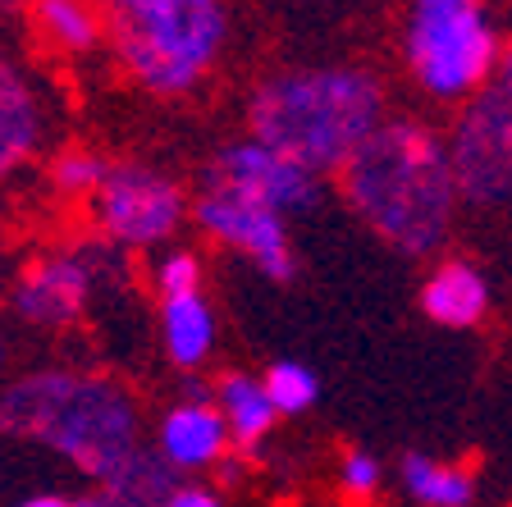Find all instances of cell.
Returning a JSON list of instances; mask_svg holds the SVG:
<instances>
[{
  "label": "cell",
  "mask_w": 512,
  "mask_h": 507,
  "mask_svg": "<svg viewBox=\"0 0 512 507\" xmlns=\"http://www.w3.org/2000/svg\"><path fill=\"white\" fill-rule=\"evenodd\" d=\"M343 192L384 243L426 256L448 238L458 174L448 147L412 119L380 124L343 165Z\"/></svg>",
  "instance_id": "6da1fadb"
},
{
  "label": "cell",
  "mask_w": 512,
  "mask_h": 507,
  "mask_svg": "<svg viewBox=\"0 0 512 507\" xmlns=\"http://www.w3.org/2000/svg\"><path fill=\"white\" fill-rule=\"evenodd\" d=\"M0 430L69 457L96 480L119 476L138 444V407L124 384L87 370H37L0 393Z\"/></svg>",
  "instance_id": "7a4b0ae2"
},
{
  "label": "cell",
  "mask_w": 512,
  "mask_h": 507,
  "mask_svg": "<svg viewBox=\"0 0 512 507\" xmlns=\"http://www.w3.org/2000/svg\"><path fill=\"white\" fill-rule=\"evenodd\" d=\"M380 115L384 92L362 69H288L252 96V138L325 174L357 156Z\"/></svg>",
  "instance_id": "3957f363"
},
{
  "label": "cell",
  "mask_w": 512,
  "mask_h": 507,
  "mask_svg": "<svg viewBox=\"0 0 512 507\" xmlns=\"http://www.w3.org/2000/svg\"><path fill=\"white\" fill-rule=\"evenodd\" d=\"M101 10L124 69L160 96L202 83L229 32L220 0H101Z\"/></svg>",
  "instance_id": "277c9868"
},
{
  "label": "cell",
  "mask_w": 512,
  "mask_h": 507,
  "mask_svg": "<svg viewBox=\"0 0 512 507\" xmlns=\"http://www.w3.org/2000/svg\"><path fill=\"white\" fill-rule=\"evenodd\" d=\"M494 28L480 0H412L407 60L416 83L439 101L467 96L485 83L494 64Z\"/></svg>",
  "instance_id": "5b68a950"
},
{
  "label": "cell",
  "mask_w": 512,
  "mask_h": 507,
  "mask_svg": "<svg viewBox=\"0 0 512 507\" xmlns=\"http://www.w3.org/2000/svg\"><path fill=\"white\" fill-rule=\"evenodd\" d=\"M453 174L458 192L480 206L512 201V92H485L471 101L453 133Z\"/></svg>",
  "instance_id": "8992f818"
},
{
  "label": "cell",
  "mask_w": 512,
  "mask_h": 507,
  "mask_svg": "<svg viewBox=\"0 0 512 507\" xmlns=\"http://www.w3.org/2000/svg\"><path fill=\"white\" fill-rule=\"evenodd\" d=\"M96 220L124 247L165 243L183 220V192L174 179L142 165H119L96 192Z\"/></svg>",
  "instance_id": "52a82bcc"
},
{
  "label": "cell",
  "mask_w": 512,
  "mask_h": 507,
  "mask_svg": "<svg viewBox=\"0 0 512 507\" xmlns=\"http://www.w3.org/2000/svg\"><path fill=\"white\" fill-rule=\"evenodd\" d=\"M197 224H202L211 238H220L224 247L252 256L270 279H293V270H298L293 247H288L284 215L252 197H243V192L211 183V188L197 197Z\"/></svg>",
  "instance_id": "ba28073f"
},
{
  "label": "cell",
  "mask_w": 512,
  "mask_h": 507,
  "mask_svg": "<svg viewBox=\"0 0 512 507\" xmlns=\"http://www.w3.org/2000/svg\"><path fill=\"white\" fill-rule=\"evenodd\" d=\"M211 183L243 192V197L261 201L279 215H298L316 206V174L256 138L224 147L211 165Z\"/></svg>",
  "instance_id": "9c48e42d"
},
{
  "label": "cell",
  "mask_w": 512,
  "mask_h": 507,
  "mask_svg": "<svg viewBox=\"0 0 512 507\" xmlns=\"http://www.w3.org/2000/svg\"><path fill=\"white\" fill-rule=\"evenodd\" d=\"M92 275H87L83 256H46L19 279L14 307L32 325H69L83 311Z\"/></svg>",
  "instance_id": "30bf717a"
},
{
  "label": "cell",
  "mask_w": 512,
  "mask_h": 507,
  "mask_svg": "<svg viewBox=\"0 0 512 507\" xmlns=\"http://www.w3.org/2000/svg\"><path fill=\"white\" fill-rule=\"evenodd\" d=\"M46 110L32 92V83L0 55V179H10L32 151L42 147Z\"/></svg>",
  "instance_id": "8fae6325"
},
{
  "label": "cell",
  "mask_w": 512,
  "mask_h": 507,
  "mask_svg": "<svg viewBox=\"0 0 512 507\" xmlns=\"http://www.w3.org/2000/svg\"><path fill=\"white\" fill-rule=\"evenodd\" d=\"M229 444V425H224L220 407L211 402H183L160 421V453L174 471H192V466H211L224 457Z\"/></svg>",
  "instance_id": "7c38bea8"
},
{
  "label": "cell",
  "mask_w": 512,
  "mask_h": 507,
  "mask_svg": "<svg viewBox=\"0 0 512 507\" xmlns=\"http://www.w3.org/2000/svg\"><path fill=\"white\" fill-rule=\"evenodd\" d=\"M421 307H426V316L439 320V325L467 329L485 316V307H490V288H485L480 270H471V265H462V261H448L426 279V288H421Z\"/></svg>",
  "instance_id": "4fadbf2b"
},
{
  "label": "cell",
  "mask_w": 512,
  "mask_h": 507,
  "mask_svg": "<svg viewBox=\"0 0 512 507\" xmlns=\"http://www.w3.org/2000/svg\"><path fill=\"white\" fill-rule=\"evenodd\" d=\"M160 329H165V352H170V361L183 370L202 366L215 348V311L202 302V293L165 297Z\"/></svg>",
  "instance_id": "5bb4252c"
},
{
  "label": "cell",
  "mask_w": 512,
  "mask_h": 507,
  "mask_svg": "<svg viewBox=\"0 0 512 507\" xmlns=\"http://www.w3.org/2000/svg\"><path fill=\"white\" fill-rule=\"evenodd\" d=\"M215 407H220L224 425H229V439L243 448L261 444L270 434V425H275V402H270L266 384L252 380V375H229V380H220V389H215Z\"/></svg>",
  "instance_id": "9a60e30c"
},
{
  "label": "cell",
  "mask_w": 512,
  "mask_h": 507,
  "mask_svg": "<svg viewBox=\"0 0 512 507\" xmlns=\"http://www.w3.org/2000/svg\"><path fill=\"white\" fill-rule=\"evenodd\" d=\"M174 466L165 462V453H147L142 448L133 462L106 480V498L115 507H165L174 498Z\"/></svg>",
  "instance_id": "2e32d148"
},
{
  "label": "cell",
  "mask_w": 512,
  "mask_h": 507,
  "mask_svg": "<svg viewBox=\"0 0 512 507\" xmlns=\"http://www.w3.org/2000/svg\"><path fill=\"white\" fill-rule=\"evenodd\" d=\"M32 19H37L46 42L60 51H92L101 37L96 0H32Z\"/></svg>",
  "instance_id": "e0dca14e"
},
{
  "label": "cell",
  "mask_w": 512,
  "mask_h": 507,
  "mask_svg": "<svg viewBox=\"0 0 512 507\" xmlns=\"http://www.w3.org/2000/svg\"><path fill=\"white\" fill-rule=\"evenodd\" d=\"M403 485L416 503H426V507H467L471 494H476V480H471L467 471L444 466L421 453H412L403 462Z\"/></svg>",
  "instance_id": "ac0fdd59"
},
{
  "label": "cell",
  "mask_w": 512,
  "mask_h": 507,
  "mask_svg": "<svg viewBox=\"0 0 512 507\" xmlns=\"http://www.w3.org/2000/svg\"><path fill=\"white\" fill-rule=\"evenodd\" d=\"M261 384H266L270 402H275V412L279 416H298L307 412L311 402H316V375H311L302 361H275V366L261 375Z\"/></svg>",
  "instance_id": "d6986e66"
},
{
  "label": "cell",
  "mask_w": 512,
  "mask_h": 507,
  "mask_svg": "<svg viewBox=\"0 0 512 507\" xmlns=\"http://www.w3.org/2000/svg\"><path fill=\"white\" fill-rule=\"evenodd\" d=\"M106 174L110 169L101 165V156H92V151H64L51 169V183L60 192H69V197H87V192H101Z\"/></svg>",
  "instance_id": "ffe728a7"
},
{
  "label": "cell",
  "mask_w": 512,
  "mask_h": 507,
  "mask_svg": "<svg viewBox=\"0 0 512 507\" xmlns=\"http://www.w3.org/2000/svg\"><path fill=\"white\" fill-rule=\"evenodd\" d=\"M197 284H202V265H197L192 252H170L165 261H160L156 288L165 297H188V293H197Z\"/></svg>",
  "instance_id": "44dd1931"
},
{
  "label": "cell",
  "mask_w": 512,
  "mask_h": 507,
  "mask_svg": "<svg viewBox=\"0 0 512 507\" xmlns=\"http://www.w3.org/2000/svg\"><path fill=\"white\" fill-rule=\"evenodd\" d=\"M343 489L352 498H371L380 489V462L371 453H348L343 457Z\"/></svg>",
  "instance_id": "7402d4cb"
},
{
  "label": "cell",
  "mask_w": 512,
  "mask_h": 507,
  "mask_svg": "<svg viewBox=\"0 0 512 507\" xmlns=\"http://www.w3.org/2000/svg\"><path fill=\"white\" fill-rule=\"evenodd\" d=\"M165 507H220V498L211 489H174V498Z\"/></svg>",
  "instance_id": "603a6c76"
},
{
  "label": "cell",
  "mask_w": 512,
  "mask_h": 507,
  "mask_svg": "<svg viewBox=\"0 0 512 507\" xmlns=\"http://www.w3.org/2000/svg\"><path fill=\"white\" fill-rule=\"evenodd\" d=\"M19 507H74L69 498H55V494H42V498H23Z\"/></svg>",
  "instance_id": "cb8c5ba5"
},
{
  "label": "cell",
  "mask_w": 512,
  "mask_h": 507,
  "mask_svg": "<svg viewBox=\"0 0 512 507\" xmlns=\"http://www.w3.org/2000/svg\"><path fill=\"white\" fill-rule=\"evenodd\" d=\"M74 507H115V503H110L106 494H87V498H78Z\"/></svg>",
  "instance_id": "d4e9b609"
},
{
  "label": "cell",
  "mask_w": 512,
  "mask_h": 507,
  "mask_svg": "<svg viewBox=\"0 0 512 507\" xmlns=\"http://www.w3.org/2000/svg\"><path fill=\"white\" fill-rule=\"evenodd\" d=\"M508 74H512V51H508Z\"/></svg>",
  "instance_id": "484cf974"
}]
</instances>
